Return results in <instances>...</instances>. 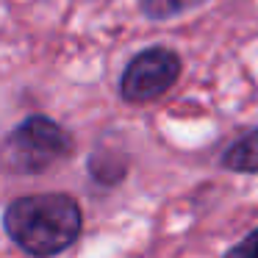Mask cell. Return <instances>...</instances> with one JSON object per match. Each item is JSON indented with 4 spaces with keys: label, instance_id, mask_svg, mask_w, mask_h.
I'll list each match as a JSON object with an SVG mask.
<instances>
[{
    "label": "cell",
    "instance_id": "6da1fadb",
    "mask_svg": "<svg viewBox=\"0 0 258 258\" xmlns=\"http://www.w3.org/2000/svg\"><path fill=\"white\" fill-rule=\"evenodd\" d=\"M3 230L25 255L53 258L78 241L84 211L67 191L17 197L3 211Z\"/></svg>",
    "mask_w": 258,
    "mask_h": 258
},
{
    "label": "cell",
    "instance_id": "7a4b0ae2",
    "mask_svg": "<svg viewBox=\"0 0 258 258\" xmlns=\"http://www.w3.org/2000/svg\"><path fill=\"white\" fill-rule=\"evenodd\" d=\"M75 153V139L45 114L25 117L0 145V167L12 175H42Z\"/></svg>",
    "mask_w": 258,
    "mask_h": 258
},
{
    "label": "cell",
    "instance_id": "3957f363",
    "mask_svg": "<svg viewBox=\"0 0 258 258\" xmlns=\"http://www.w3.org/2000/svg\"><path fill=\"white\" fill-rule=\"evenodd\" d=\"M180 56L172 47L153 45L139 50L128 61L119 78V95L131 106H147L164 97L180 78Z\"/></svg>",
    "mask_w": 258,
    "mask_h": 258
},
{
    "label": "cell",
    "instance_id": "277c9868",
    "mask_svg": "<svg viewBox=\"0 0 258 258\" xmlns=\"http://www.w3.org/2000/svg\"><path fill=\"white\" fill-rule=\"evenodd\" d=\"M86 172L92 180L100 186H117L128 175V156L119 150H108V147H97L86 161Z\"/></svg>",
    "mask_w": 258,
    "mask_h": 258
},
{
    "label": "cell",
    "instance_id": "5b68a950",
    "mask_svg": "<svg viewBox=\"0 0 258 258\" xmlns=\"http://www.w3.org/2000/svg\"><path fill=\"white\" fill-rule=\"evenodd\" d=\"M225 169L239 175H258V128L239 136L219 158Z\"/></svg>",
    "mask_w": 258,
    "mask_h": 258
},
{
    "label": "cell",
    "instance_id": "8992f818",
    "mask_svg": "<svg viewBox=\"0 0 258 258\" xmlns=\"http://www.w3.org/2000/svg\"><path fill=\"white\" fill-rule=\"evenodd\" d=\"M206 3L208 0H139V9L147 20H172L206 6Z\"/></svg>",
    "mask_w": 258,
    "mask_h": 258
},
{
    "label": "cell",
    "instance_id": "52a82bcc",
    "mask_svg": "<svg viewBox=\"0 0 258 258\" xmlns=\"http://www.w3.org/2000/svg\"><path fill=\"white\" fill-rule=\"evenodd\" d=\"M222 258H258V228H252L241 241L228 247Z\"/></svg>",
    "mask_w": 258,
    "mask_h": 258
}]
</instances>
